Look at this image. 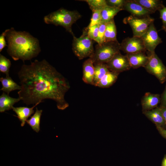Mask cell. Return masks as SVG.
Instances as JSON below:
<instances>
[{
  "label": "cell",
  "instance_id": "cell-1",
  "mask_svg": "<svg viewBox=\"0 0 166 166\" xmlns=\"http://www.w3.org/2000/svg\"><path fill=\"white\" fill-rule=\"evenodd\" d=\"M18 76L21 87L18 92L19 97L27 105L49 99L56 103L59 109L69 106L65 95L70 88L69 82L45 60L23 65Z\"/></svg>",
  "mask_w": 166,
  "mask_h": 166
},
{
  "label": "cell",
  "instance_id": "cell-2",
  "mask_svg": "<svg viewBox=\"0 0 166 166\" xmlns=\"http://www.w3.org/2000/svg\"><path fill=\"white\" fill-rule=\"evenodd\" d=\"M5 31L8 43L7 52L14 61L30 60L40 52L38 40L29 32L17 31L13 27Z\"/></svg>",
  "mask_w": 166,
  "mask_h": 166
},
{
  "label": "cell",
  "instance_id": "cell-3",
  "mask_svg": "<svg viewBox=\"0 0 166 166\" xmlns=\"http://www.w3.org/2000/svg\"><path fill=\"white\" fill-rule=\"evenodd\" d=\"M81 16L77 11L69 10L61 8L45 16L43 19L46 24L63 27L73 36L74 34L72 26Z\"/></svg>",
  "mask_w": 166,
  "mask_h": 166
},
{
  "label": "cell",
  "instance_id": "cell-4",
  "mask_svg": "<svg viewBox=\"0 0 166 166\" xmlns=\"http://www.w3.org/2000/svg\"><path fill=\"white\" fill-rule=\"evenodd\" d=\"M120 43L118 41L105 42L101 44H97L93 55L89 58L93 64L106 63L114 56L120 52Z\"/></svg>",
  "mask_w": 166,
  "mask_h": 166
},
{
  "label": "cell",
  "instance_id": "cell-5",
  "mask_svg": "<svg viewBox=\"0 0 166 166\" xmlns=\"http://www.w3.org/2000/svg\"><path fill=\"white\" fill-rule=\"evenodd\" d=\"M72 50L79 60L90 57L93 54L94 49L93 40L87 35V31L84 29L79 38L73 36Z\"/></svg>",
  "mask_w": 166,
  "mask_h": 166
},
{
  "label": "cell",
  "instance_id": "cell-6",
  "mask_svg": "<svg viewBox=\"0 0 166 166\" xmlns=\"http://www.w3.org/2000/svg\"><path fill=\"white\" fill-rule=\"evenodd\" d=\"M148 62L144 67L149 73L155 76L160 83L166 80V66L155 52L149 53Z\"/></svg>",
  "mask_w": 166,
  "mask_h": 166
},
{
  "label": "cell",
  "instance_id": "cell-7",
  "mask_svg": "<svg viewBox=\"0 0 166 166\" xmlns=\"http://www.w3.org/2000/svg\"><path fill=\"white\" fill-rule=\"evenodd\" d=\"M154 20V19L150 16L140 18L131 15L125 18L123 22L130 26L132 30L133 36L140 37L145 33L150 25Z\"/></svg>",
  "mask_w": 166,
  "mask_h": 166
},
{
  "label": "cell",
  "instance_id": "cell-8",
  "mask_svg": "<svg viewBox=\"0 0 166 166\" xmlns=\"http://www.w3.org/2000/svg\"><path fill=\"white\" fill-rule=\"evenodd\" d=\"M140 38L146 51L149 53L155 52L156 46L162 42L154 26V22L151 23L146 31Z\"/></svg>",
  "mask_w": 166,
  "mask_h": 166
},
{
  "label": "cell",
  "instance_id": "cell-9",
  "mask_svg": "<svg viewBox=\"0 0 166 166\" xmlns=\"http://www.w3.org/2000/svg\"><path fill=\"white\" fill-rule=\"evenodd\" d=\"M120 50L128 54L145 52L146 50L143 40L140 37H127L123 39L120 43Z\"/></svg>",
  "mask_w": 166,
  "mask_h": 166
},
{
  "label": "cell",
  "instance_id": "cell-10",
  "mask_svg": "<svg viewBox=\"0 0 166 166\" xmlns=\"http://www.w3.org/2000/svg\"><path fill=\"white\" fill-rule=\"evenodd\" d=\"M106 64L109 71L119 73L128 70L132 68L126 55H122L120 51Z\"/></svg>",
  "mask_w": 166,
  "mask_h": 166
},
{
  "label": "cell",
  "instance_id": "cell-11",
  "mask_svg": "<svg viewBox=\"0 0 166 166\" xmlns=\"http://www.w3.org/2000/svg\"><path fill=\"white\" fill-rule=\"evenodd\" d=\"M123 9L130 13L131 15L140 18L149 16L152 14L134 0H126Z\"/></svg>",
  "mask_w": 166,
  "mask_h": 166
},
{
  "label": "cell",
  "instance_id": "cell-12",
  "mask_svg": "<svg viewBox=\"0 0 166 166\" xmlns=\"http://www.w3.org/2000/svg\"><path fill=\"white\" fill-rule=\"evenodd\" d=\"M161 97L157 94H153L149 92L145 93L142 98L141 104L143 112L152 110L157 107L160 102Z\"/></svg>",
  "mask_w": 166,
  "mask_h": 166
},
{
  "label": "cell",
  "instance_id": "cell-13",
  "mask_svg": "<svg viewBox=\"0 0 166 166\" xmlns=\"http://www.w3.org/2000/svg\"><path fill=\"white\" fill-rule=\"evenodd\" d=\"M132 68H138L140 67H144L148 60V56L145 52H139L134 53L126 54Z\"/></svg>",
  "mask_w": 166,
  "mask_h": 166
},
{
  "label": "cell",
  "instance_id": "cell-14",
  "mask_svg": "<svg viewBox=\"0 0 166 166\" xmlns=\"http://www.w3.org/2000/svg\"><path fill=\"white\" fill-rule=\"evenodd\" d=\"M145 116L154 123L156 127L164 128L165 125L160 107H156L151 110L143 112Z\"/></svg>",
  "mask_w": 166,
  "mask_h": 166
},
{
  "label": "cell",
  "instance_id": "cell-15",
  "mask_svg": "<svg viewBox=\"0 0 166 166\" xmlns=\"http://www.w3.org/2000/svg\"><path fill=\"white\" fill-rule=\"evenodd\" d=\"M94 74L93 63L90 58L85 60L83 65L82 80L85 83L93 85Z\"/></svg>",
  "mask_w": 166,
  "mask_h": 166
},
{
  "label": "cell",
  "instance_id": "cell-16",
  "mask_svg": "<svg viewBox=\"0 0 166 166\" xmlns=\"http://www.w3.org/2000/svg\"><path fill=\"white\" fill-rule=\"evenodd\" d=\"M40 103H38L31 108L26 107H12V109L17 115L16 117L21 122V126L22 127L24 125L28 118L34 113V108Z\"/></svg>",
  "mask_w": 166,
  "mask_h": 166
},
{
  "label": "cell",
  "instance_id": "cell-17",
  "mask_svg": "<svg viewBox=\"0 0 166 166\" xmlns=\"http://www.w3.org/2000/svg\"><path fill=\"white\" fill-rule=\"evenodd\" d=\"M21 100L19 97L14 98L3 93L0 96V112L2 113L12 109L14 105Z\"/></svg>",
  "mask_w": 166,
  "mask_h": 166
},
{
  "label": "cell",
  "instance_id": "cell-18",
  "mask_svg": "<svg viewBox=\"0 0 166 166\" xmlns=\"http://www.w3.org/2000/svg\"><path fill=\"white\" fill-rule=\"evenodd\" d=\"M119 74L109 71L98 82L96 86L101 88L110 87L115 82Z\"/></svg>",
  "mask_w": 166,
  "mask_h": 166
},
{
  "label": "cell",
  "instance_id": "cell-19",
  "mask_svg": "<svg viewBox=\"0 0 166 166\" xmlns=\"http://www.w3.org/2000/svg\"><path fill=\"white\" fill-rule=\"evenodd\" d=\"M152 14L164 6L163 2L160 0H134Z\"/></svg>",
  "mask_w": 166,
  "mask_h": 166
},
{
  "label": "cell",
  "instance_id": "cell-20",
  "mask_svg": "<svg viewBox=\"0 0 166 166\" xmlns=\"http://www.w3.org/2000/svg\"><path fill=\"white\" fill-rule=\"evenodd\" d=\"M0 81L2 85L0 90L6 93L8 95L12 91L21 89V86L15 82L10 76L1 77Z\"/></svg>",
  "mask_w": 166,
  "mask_h": 166
},
{
  "label": "cell",
  "instance_id": "cell-21",
  "mask_svg": "<svg viewBox=\"0 0 166 166\" xmlns=\"http://www.w3.org/2000/svg\"><path fill=\"white\" fill-rule=\"evenodd\" d=\"M122 9L107 6L104 8L101 12V22L107 23L113 19L114 17Z\"/></svg>",
  "mask_w": 166,
  "mask_h": 166
},
{
  "label": "cell",
  "instance_id": "cell-22",
  "mask_svg": "<svg viewBox=\"0 0 166 166\" xmlns=\"http://www.w3.org/2000/svg\"><path fill=\"white\" fill-rule=\"evenodd\" d=\"M94 65V74L93 85L96 86L98 82L109 70L106 63H97Z\"/></svg>",
  "mask_w": 166,
  "mask_h": 166
},
{
  "label": "cell",
  "instance_id": "cell-23",
  "mask_svg": "<svg viewBox=\"0 0 166 166\" xmlns=\"http://www.w3.org/2000/svg\"><path fill=\"white\" fill-rule=\"evenodd\" d=\"M117 34L116 27L113 19L106 24L105 32V42L117 41Z\"/></svg>",
  "mask_w": 166,
  "mask_h": 166
},
{
  "label": "cell",
  "instance_id": "cell-24",
  "mask_svg": "<svg viewBox=\"0 0 166 166\" xmlns=\"http://www.w3.org/2000/svg\"><path fill=\"white\" fill-rule=\"evenodd\" d=\"M42 112V110H39L36 107V111L33 115L29 120L26 121V123L36 132H38L40 130V121Z\"/></svg>",
  "mask_w": 166,
  "mask_h": 166
},
{
  "label": "cell",
  "instance_id": "cell-25",
  "mask_svg": "<svg viewBox=\"0 0 166 166\" xmlns=\"http://www.w3.org/2000/svg\"><path fill=\"white\" fill-rule=\"evenodd\" d=\"M86 2L92 11L96 10H102L107 6L106 0H82Z\"/></svg>",
  "mask_w": 166,
  "mask_h": 166
},
{
  "label": "cell",
  "instance_id": "cell-26",
  "mask_svg": "<svg viewBox=\"0 0 166 166\" xmlns=\"http://www.w3.org/2000/svg\"><path fill=\"white\" fill-rule=\"evenodd\" d=\"M11 65L10 60L2 54H0V71L5 74L6 77L9 76L10 69Z\"/></svg>",
  "mask_w": 166,
  "mask_h": 166
},
{
  "label": "cell",
  "instance_id": "cell-27",
  "mask_svg": "<svg viewBox=\"0 0 166 166\" xmlns=\"http://www.w3.org/2000/svg\"><path fill=\"white\" fill-rule=\"evenodd\" d=\"M102 10H96L92 12V15L90 22L87 29L94 25L99 24L101 22V12Z\"/></svg>",
  "mask_w": 166,
  "mask_h": 166
},
{
  "label": "cell",
  "instance_id": "cell-28",
  "mask_svg": "<svg viewBox=\"0 0 166 166\" xmlns=\"http://www.w3.org/2000/svg\"><path fill=\"white\" fill-rule=\"evenodd\" d=\"M106 23H101L99 24L98 37L96 42L98 44H101L105 42V32Z\"/></svg>",
  "mask_w": 166,
  "mask_h": 166
},
{
  "label": "cell",
  "instance_id": "cell-29",
  "mask_svg": "<svg viewBox=\"0 0 166 166\" xmlns=\"http://www.w3.org/2000/svg\"><path fill=\"white\" fill-rule=\"evenodd\" d=\"M99 24L96 25L91 26L87 29L86 28L84 29L87 31L88 36L93 40L96 41L98 37Z\"/></svg>",
  "mask_w": 166,
  "mask_h": 166
},
{
  "label": "cell",
  "instance_id": "cell-30",
  "mask_svg": "<svg viewBox=\"0 0 166 166\" xmlns=\"http://www.w3.org/2000/svg\"><path fill=\"white\" fill-rule=\"evenodd\" d=\"M126 0H106L108 6L123 9Z\"/></svg>",
  "mask_w": 166,
  "mask_h": 166
},
{
  "label": "cell",
  "instance_id": "cell-31",
  "mask_svg": "<svg viewBox=\"0 0 166 166\" xmlns=\"http://www.w3.org/2000/svg\"><path fill=\"white\" fill-rule=\"evenodd\" d=\"M158 11L160 12V18L161 19L162 23L161 30L166 32V7L164 6Z\"/></svg>",
  "mask_w": 166,
  "mask_h": 166
},
{
  "label": "cell",
  "instance_id": "cell-32",
  "mask_svg": "<svg viewBox=\"0 0 166 166\" xmlns=\"http://www.w3.org/2000/svg\"><path fill=\"white\" fill-rule=\"evenodd\" d=\"M6 32L2 33L0 35V52H1L4 47L7 46L5 39Z\"/></svg>",
  "mask_w": 166,
  "mask_h": 166
},
{
  "label": "cell",
  "instance_id": "cell-33",
  "mask_svg": "<svg viewBox=\"0 0 166 166\" xmlns=\"http://www.w3.org/2000/svg\"><path fill=\"white\" fill-rule=\"evenodd\" d=\"M160 107H166V87L161 96Z\"/></svg>",
  "mask_w": 166,
  "mask_h": 166
},
{
  "label": "cell",
  "instance_id": "cell-34",
  "mask_svg": "<svg viewBox=\"0 0 166 166\" xmlns=\"http://www.w3.org/2000/svg\"><path fill=\"white\" fill-rule=\"evenodd\" d=\"M156 127L160 135L164 138L166 139V128L160 127Z\"/></svg>",
  "mask_w": 166,
  "mask_h": 166
},
{
  "label": "cell",
  "instance_id": "cell-35",
  "mask_svg": "<svg viewBox=\"0 0 166 166\" xmlns=\"http://www.w3.org/2000/svg\"><path fill=\"white\" fill-rule=\"evenodd\" d=\"M160 108L166 125V107H160Z\"/></svg>",
  "mask_w": 166,
  "mask_h": 166
},
{
  "label": "cell",
  "instance_id": "cell-36",
  "mask_svg": "<svg viewBox=\"0 0 166 166\" xmlns=\"http://www.w3.org/2000/svg\"><path fill=\"white\" fill-rule=\"evenodd\" d=\"M161 166H166V155L163 158Z\"/></svg>",
  "mask_w": 166,
  "mask_h": 166
},
{
  "label": "cell",
  "instance_id": "cell-37",
  "mask_svg": "<svg viewBox=\"0 0 166 166\" xmlns=\"http://www.w3.org/2000/svg\"></svg>",
  "mask_w": 166,
  "mask_h": 166
}]
</instances>
